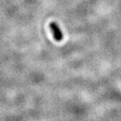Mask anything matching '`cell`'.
<instances>
[{
    "label": "cell",
    "mask_w": 121,
    "mask_h": 121,
    "mask_svg": "<svg viewBox=\"0 0 121 121\" xmlns=\"http://www.w3.org/2000/svg\"><path fill=\"white\" fill-rule=\"evenodd\" d=\"M50 29L56 41L59 42L63 39V33L61 30H60L58 24L56 22H51L50 23Z\"/></svg>",
    "instance_id": "obj_1"
}]
</instances>
